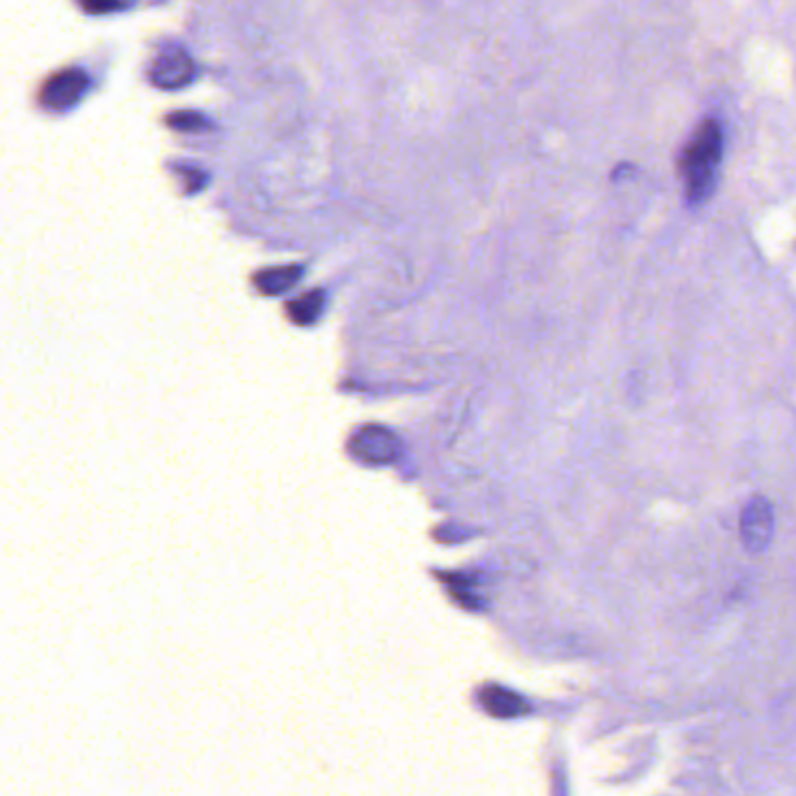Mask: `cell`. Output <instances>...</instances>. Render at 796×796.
<instances>
[{
    "label": "cell",
    "mask_w": 796,
    "mask_h": 796,
    "mask_svg": "<svg viewBox=\"0 0 796 796\" xmlns=\"http://www.w3.org/2000/svg\"><path fill=\"white\" fill-rule=\"evenodd\" d=\"M724 157V129L710 118L696 126L679 155V178L689 206H703L717 188V171Z\"/></svg>",
    "instance_id": "1"
},
{
    "label": "cell",
    "mask_w": 796,
    "mask_h": 796,
    "mask_svg": "<svg viewBox=\"0 0 796 796\" xmlns=\"http://www.w3.org/2000/svg\"><path fill=\"white\" fill-rule=\"evenodd\" d=\"M351 454L364 466H393L402 454V444L388 427L364 425L351 439Z\"/></svg>",
    "instance_id": "2"
},
{
    "label": "cell",
    "mask_w": 796,
    "mask_h": 796,
    "mask_svg": "<svg viewBox=\"0 0 796 796\" xmlns=\"http://www.w3.org/2000/svg\"><path fill=\"white\" fill-rule=\"evenodd\" d=\"M775 533V514L767 497H752L745 505L740 517V540L745 550L752 554H761L769 550Z\"/></svg>",
    "instance_id": "3"
},
{
    "label": "cell",
    "mask_w": 796,
    "mask_h": 796,
    "mask_svg": "<svg viewBox=\"0 0 796 796\" xmlns=\"http://www.w3.org/2000/svg\"><path fill=\"white\" fill-rule=\"evenodd\" d=\"M89 87L85 71H61L49 77L40 89V104L49 110H69L73 108L80 96Z\"/></svg>",
    "instance_id": "4"
},
{
    "label": "cell",
    "mask_w": 796,
    "mask_h": 796,
    "mask_svg": "<svg viewBox=\"0 0 796 796\" xmlns=\"http://www.w3.org/2000/svg\"><path fill=\"white\" fill-rule=\"evenodd\" d=\"M194 75V63L185 49L166 47L164 52L153 61L150 80L161 89H180L185 87Z\"/></svg>",
    "instance_id": "5"
},
{
    "label": "cell",
    "mask_w": 796,
    "mask_h": 796,
    "mask_svg": "<svg viewBox=\"0 0 796 796\" xmlns=\"http://www.w3.org/2000/svg\"><path fill=\"white\" fill-rule=\"evenodd\" d=\"M481 705H484L491 715L495 717H519L526 712V701L519 699L514 691H507L503 687H486L481 691Z\"/></svg>",
    "instance_id": "6"
},
{
    "label": "cell",
    "mask_w": 796,
    "mask_h": 796,
    "mask_svg": "<svg viewBox=\"0 0 796 796\" xmlns=\"http://www.w3.org/2000/svg\"><path fill=\"white\" fill-rule=\"evenodd\" d=\"M302 278L300 267H274L255 276V286L264 294H280L290 290Z\"/></svg>",
    "instance_id": "7"
},
{
    "label": "cell",
    "mask_w": 796,
    "mask_h": 796,
    "mask_svg": "<svg viewBox=\"0 0 796 796\" xmlns=\"http://www.w3.org/2000/svg\"><path fill=\"white\" fill-rule=\"evenodd\" d=\"M323 306H325V294L321 290H313L288 304V316L297 325H311L321 318Z\"/></svg>",
    "instance_id": "8"
},
{
    "label": "cell",
    "mask_w": 796,
    "mask_h": 796,
    "mask_svg": "<svg viewBox=\"0 0 796 796\" xmlns=\"http://www.w3.org/2000/svg\"><path fill=\"white\" fill-rule=\"evenodd\" d=\"M169 124L173 129H180V131H185V129L192 131V129H202L204 126V120L198 118L196 112H176L173 118L169 120Z\"/></svg>",
    "instance_id": "9"
},
{
    "label": "cell",
    "mask_w": 796,
    "mask_h": 796,
    "mask_svg": "<svg viewBox=\"0 0 796 796\" xmlns=\"http://www.w3.org/2000/svg\"><path fill=\"white\" fill-rule=\"evenodd\" d=\"M118 3H120V0H80V5L82 8H85V10H89V12H110V10H114V8H118Z\"/></svg>",
    "instance_id": "10"
}]
</instances>
